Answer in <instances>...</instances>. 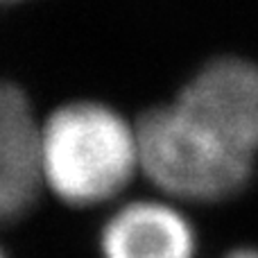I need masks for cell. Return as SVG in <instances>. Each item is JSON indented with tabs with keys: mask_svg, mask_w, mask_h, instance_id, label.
I'll list each match as a JSON object with an SVG mask.
<instances>
[{
	"mask_svg": "<svg viewBox=\"0 0 258 258\" xmlns=\"http://www.w3.org/2000/svg\"><path fill=\"white\" fill-rule=\"evenodd\" d=\"M14 3H21V0H0V7H5V5H14Z\"/></svg>",
	"mask_w": 258,
	"mask_h": 258,
	"instance_id": "8",
	"label": "cell"
},
{
	"mask_svg": "<svg viewBox=\"0 0 258 258\" xmlns=\"http://www.w3.org/2000/svg\"><path fill=\"white\" fill-rule=\"evenodd\" d=\"M36 147L39 120L30 100L0 82V231L23 222L43 197Z\"/></svg>",
	"mask_w": 258,
	"mask_h": 258,
	"instance_id": "5",
	"label": "cell"
},
{
	"mask_svg": "<svg viewBox=\"0 0 258 258\" xmlns=\"http://www.w3.org/2000/svg\"><path fill=\"white\" fill-rule=\"evenodd\" d=\"M220 258H258V245H238L227 249Z\"/></svg>",
	"mask_w": 258,
	"mask_h": 258,
	"instance_id": "6",
	"label": "cell"
},
{
	"mask_svg": "<svg viewBox=\"0 0 258 258\" xmlns=\"http://www.w3.org/2000/svg\"><path fill=\"white\" fill-rule=\"evenodd\" d=\"M43 195L73 211H107L141 177L136 125L102 102L80 100L39 122Z\"/></svg>",
	"mask_w": 258,
	"mask_h": 258,
	"instance_id": "1",
	"label": "cell"
},
{
	"mask_svg": "<svg viewBox=\"0 0 258 258\" xmlns=\"http://www.w3.org/2000/svg\"><path fill=\"white\" fill-rule=\"evenodd\" d=\"M98 258H200L202 236L188 206L154 192L122 197L95 231Z\"/></svg>",
	"mask_w": 258,
	"mask_h": 258,
	"instance_id": "3",
	"label": "cell"
},
{
	"mask_svg": "<svg viewBox=\"0 0 258 258\" xmlns=\"http://www.w3.org/2000/svg\"><path fill=\"white\" fill-rule=\"evenodd\" d=\"M177 102L238 150L258 159V66L222 57L206 63Z\"/></svg>",
	"mask_w": 258,
	"mask_h": 258,
	"instance_id": "4",
	"label": "cell"
},
{
	"mask_svg": "<svg viewBox=\"0 0 258 258\" xmlns=\"http://www.w3.org/2000/svg\"><path fill=\"white\" fill-rule=\"evenodd\" d=\"M141 177L183 206L236 200L251 183L256 159L215 134L174 100L136 122Z\"/></svg>",
	"mask_w": 258,
	"mask_h": 258,
	"instance_id": "2",
	"label": "cell"
},
{
	"mask_svg": "<svg viewBox=\"0 0 258 258\" xmlns=\"http://www.w3.org/2000/svg\"><path fill=\"white\" fill-rule=\"evenodd\" d=\"M0 258H14L12 251H9V247L3 242V238H0Z\"/></svg>",
	"mask_w": 258,
	"mask_h": 258,
	"instance_id": "7",
	"label": "cell"
}]
</instances>
